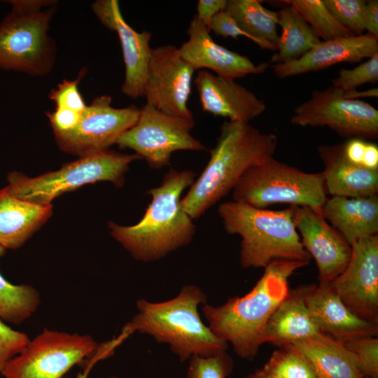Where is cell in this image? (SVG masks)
Masks as SVG:
<instances>
[{
    "label": "cell",
    "instance_id": "277c9868",
    "mask_svg": "<svg viewBox=\"0 0 378 378\" xmlns=\"http://www.w3.org/2000/svg\"><path fill=\"white\" fill-rule=\"evenodd\" d=\"M207 296L195 284L182 286L172 299L136 302V313L122 332L127 337L138 332L166 344L181 362L195 356L207 357L227 350L229 345L216 337L202 320L199 307Z\"/></svg>",
    "mask_w": 378,
    "mask_h": 378
},
{
    "label": "cell",
    "instance_id": "4fadbf2b",
    "mask_svg": "<svg viewBox=\"0 0 378 378\" xmlns=\"http://www.w3.org/2000/svg\"><path fill=\"white\" fill-rule=\"evenodd\" d=\"M195 70L171 45L151 48L144 97L164 113L193 118L188 102Z\"/></svg>",
    "mask_w": 378,
    "mask_h": 378
},
{
    "label": "cell",
    "instance_id": "d6986e66",
    "mask_svg": "<svg viewBox=\"0 0 378 378\" xmlns=\"http://www.w3.org/2000/svg\"><path fill=\"white\" fill-rule=\"evenodd\" d=\"M305 303L320 332L335 340L378 335V325L354 315L329 284L307 285Z\"/></svg>",
    "mask_w": 378,
    "mask_h": 378
},
{
    "label": "cell",
    "instance_id": "d6a6232c",
    "mask_svg": "<svg viewBox=\"0 0 378 378\" xmlns=\"http://www.w3.org/2000/svg\"><path fill=\"white\" fill-rule=\"evenodd\" d=\"M350 351L364 378H378V338L363 337L342 342Z\"/></svg>",
    "mask_w": 378,
    "mask_h": 378
},
{
    "label": "cell",
    "instance_id": "9c48e42d",
    "mask_svg": "<svg viewBox=\"0 0 378 378\" xmlns=\"http://www.w3.org/2000/svg\"><path fill=\"white\" fill-rule=\"evenodd\" d=\"M89 335L44 329L1 371L4 378H62L97 350Z\"/></svg>",
    "mask_w": 378,
    "mask_h": 378
},
{
    "label": "cell",
    "instance_id": "6da1fadb",
    "mask_svg": "<svg viewBox=\"0 0 378 378\" xmlns=\"http://www.w3.org/2000/svg\"><path fill=\"white\" fill-rule=\"evenodd\" d=\"M306 265L298 261L271 263L246 294L229 298L221 305H202L206 325L216 337L230 344L239 358L253 360L266 343L269 319L289 292L288 279Z\"/></svg>",
    "mask_w": 378,
    "mask_h": 378
},
{
    "label": "cell",
    "instance_id": "8d00e7d4",
    "mask_svg": "<svg viewBox=\"0 0 378 378\" xmlns=\"http://www.w3.org/2000/svg\"><path fill=\"white\" fill-rule=\"evenodd\" d=\"M29 341L26 333L13 330L0 318V372L13 358L25 348Z\"/></svg>",
    "mask_w": 378,
    "mask_h": 378
},
{
    "label": "cell",
    "instance_id": "7a4b0ae2",
    "mask_svg": "<svg viewBox=\"0 0 378 378\" xmlns=\"http://www.w3.org/2000/svg\"><path fill=\"white\" fill-rule=\"evenodd\" d=\"M192 170L171 168L161 184L146 191L151 201L141 219L130 226L108 222L111 236L135 260H160L188 245L195 234L192 219L181 205L183 190L195 181Z\"/></svg>",
    "mask_w": 378,
    "mask_h": 378
},
{
    "label": "cell",
    "instance_id": "ffe728a7",
    "mask_svg": "<svg viewBox=\"0 0 378 378\" xmlns=\"http://www.w3.org/2000/svg\"><path fill=\"white\" fill-rule=\"evenodd\" d=\"M378 54V38L368 34L321 41L300 58L272 65L275 76L286 78L318 71L341 62H360Z\"/></svg>",
    "mask_w": 378,
    "mask_h": 378
},
{
    "label": "cell",
    "instance_id": "836d02e7",
    "mask_svg": "<svg viewBox=\"0 0 378 378\" xmlns=\"http://www.w3.org/2000/svg\"><path fill=\"white\" fill-rule=\"evenodd\" d=\"M378 81V54L353 69H342L338 76L332 80V86L342 92L356 89L365 83Z\"/></svg>",
    "mask_w": 378,
    "mask_h": 378
},
{
    "label": "cell",
    "instance_id": "f35d334b",
    "mask_svg": "<svg viewBox=\"0 0 378 378\" xmlns=\"http://www.w3.org/2000/svg\"><path fill=\"white\" fill-rule=\"evenodd\" d=\"M81 114L59 107H55L53 111L46 113L54 133L66 132L72 130L78 122Z\"/></svg>",
    "mask_w": 378,
    "mask_h": 378
},
{
    "label": "cell",
    "instance_id": "60d3db41",
    "mask_svg": "<svg viewBox=\"0 0 378 378\" xmlns=\"http://www.w3.org/2000/svg\"><path fill=\"white\" fill-rule=\"evenodd\" d=\"M364 24L367 34L378 38V1H366Z\"/></svg>",
    "mask_w": 378,
    "mask_h": 378
},
{
    "label": "cell",
    "instance_id": "e575fe53",
    "mask_svg": "<svg viewBox=\"0 0 378 378\" xmlns=\"http://www.w3.org/2000/svg\"><path fill=\"white\" fill-rule=\"evenodd\" d=\"M82 69L76 79L64 80L49 93V99L55 102L56 107L72 110L82 113L87 105L78 90V83L85 74Z\"/></svg>",
    "mask_w": 378,
    "mask_h": 378
},
{
    "label": "cell",
    "instance_id": "d4e9b609",
    "mask_svg": "<svg viewBox=\"0 0 378 378\" xmlns=\"http://www.w3.org/2000/svg\"><path fill=\"white\" fill-rule=\"evenodd\" d=\"M52 214V204H32L15 197L6 187L0 189V245L5 248H18Z\"/></svg>",
    "mask_w": 378,
    "mask_h": 378
},
{
    "label": "cell",
    "instance_id": "d590c367",
    "mask_svg": "<svg viewBox=\"0 0 378 378\" xmlns=\"http://www.w3.org/2000/svg\"><path fill=\"white\" fill-rule=\"evenodd\" d=\"M344 157L350 162L368 169L378 170V146L363 139H350L343 144Z\"/></svg>",
    "mask_w": 378,
    "mask_h": 378
},
{
    "label": "cell",
    "instance_id": "30bf717a",
    "mask_svg": "<svg viewBox=\"0 0 378 378\" xmlns=\"http://www.w3.org/2000/svg\"><path fill=\"white\" fill-rule=\"evenodd\" d=\"M195 125L194 118L168 115L146 104L136 122L115 144L133 150L150 168L159 169L169 164L176 150H206L190 133Z\"/></svg>",
    "mask_w": 378,
    "mask_h": 378
},
{
    "label": "cell",
    "instance_id": "7bdbcfd3",
    "mask_svg": "<svg viewBox=\"0 0 378 378\" xmlns=\"http://www.w3.org/2000/svg\"><path fill=\"white\" fill-rule=\"evenodd\" d=\"M343 92L345 97L354 100H360V99L366 97H378L377 88H373L365 90H357L356 89H354Z\"/></svg>",
    "mask_w": 378,
    "mask_h": 378
},
{
    "label": "cell",
    "instance_id": "ac0fdd59",
    "mask_svg": "<svg viewBox=\"0 0 378 378\" xmlns=\"http://www.w3.org/2000/svg\"><path fill=\"white\" fill-rule=\"evenodd\" d=\"M195 83L202 111L215 116L249 123L266 109L262 100L234 80L200 70Z\"/></svg>",
    "mask_w": 378,
    "mask_h": 378
},
{
    "label": "cell",
    "instance_id": "603a6c76",
    "mask_svg": "<svg viewBox=\"0 0 378 378\" xmlns=\"http://www.w3.org/2000/svg\"><path fill=\"white\" fill-rule=\"evenodd\" d=\"M284 346L300 354L312 367L316 378H364L353 354L344 344L321 332Z\"/></svg>",
    "mask_w": 378,
    "mask_h": 378
},
{
    "label": "cell",
    "instance_id": "44dd1931",
    "mask_svg": "<svg viewBox=\"0 0 378 378\" xmlns=\"http://www.w3.org/2000/svg\"><path fill=\"white\" fill-rule=\"evenodd\" d=\"M317 150L324 167L321 173L327 194L344 197L378 195V170L361 167L347 160L343 144L321 145Z\"/></svg>",
    "mask_w": 378,
    "mask_h": 378
},
{
    "label": "cell",
    "instance_id": "cb8c5ba5",
    "mask_svg": "<svg viewBox=\"0 0 378 378\" xmlns=\"http://www.w3.org/2000/svg\"><path fill=\"white\" fill-rule=\"evenodd\" d=\"M306 289L304 285L289 290L269 319L266 343L282 347L320 332L305 303Z\"/></svg>",
    "mask_w": 378,
    "mask_h": 378
},
{
    "label": "cell",
    "instance_id": "f6af8a7d",
    "mask_svg": "<svg viewBox=\"0 0 378 378\" xmlns=\"http://www.w3.org/2000/svg\"><path fill=\"white\" fill-rule=\"evenodd\" d=\"M88 374V373L85 372H79L75 378H87ZM108 378H118V377L113 376Z\"/></svg>",
    "mask_w": 378,
    "mask_h": 378
},
{
    "label": "cell",
    "instance_id": "5b68a950",
    "mask_svg": "<svg viewBox=\"0 0 378 378\" xmlns=\"http://www.w3.org/2000/svg\"><path fill=\"white\" fill-rule=\"evenodd\" d=\"M218 214L225 231L241 237L239 263L243 268H265L276 261L309 265L290 206L282 210L258 209L230 201L221 203Z\"/></svg>",
    "mask_w": 378,
    "mask_h": 378
},
{
    "label": "cell",
    "instance_id": "f1b7e54d",
    "mask_svg": "<svg viewBox=\"0 0 378 378\" xmlns=\"http://www.w3.org/2000/svg\"><path fill=\"white\" fill-rule=\"evenodd\" d=\"M293 6L323 41L354 36L333 17L323 0L284 1Z\"/></svg>",
    "mask_w": 378,
    "mask_h": 378
},
{
    "label": "cell",
    "instance_id": "ba28073f",
    "mask_svg": "<svg viewBox=\"0 0 378 378\" xmlns=\"http://www.w3.org/2000/svg\"><path fill=\"white\" fill-rule=\"evenodd\" d=\"M55 7L12 10L0 23V69L43 76L53 69L56 46L48 31Z\"/></svg>",
    "mask_w": 378,
    "mask_h": 378
},
{
    "label": "cell",
    "instance_id": "9a60e30c",
    "mask_svg": "<svg viewBox=\"0 0 378 378\" xmlns=\"http://www.w3.org/2000/svg\"><path fill=\"white\" fill-rule=\"evenodd\" d=\"M290 206L303 247L317 265L318 283L328 284L347 266L351 246L321 214L307 206Z\"/></svg>",
    "mask_w": 378,
    "mask_h": 378
},
{
    "label": "cell",
    "instance_id": "3957f363",
    "mask_svg": "<svg viewBox=\"0 0 378 378\" xmlns=\"http://www.w3.org/2000/svg\"><path fill=\"white\" fill-rule=\"evenodd\" d=\"M276 145L274 134L249 123L224 121L207 164L181 200L182 209L192 220L200 217L232 190L248 169L272 158Z\"/></svg>",
    "mask_w": 378,
    "mask_h": 378
},
{
    "label": "cell",
    "instance_id": "4316f807",
    "mask_svg": "<svg viewBox=\"0 0 378 378\" xmlns=\"http://www.w3.org/2000/svg\"><path fill=\"white\" fill-rule=\"evenodd\" d=\"M225 10L246 33L276 48L279 36L276 12L266 8L258 0H227Z\"/></svg>",
    "mask_w": 378,
    "mask_h": 378
},
{
    "label": "cell",
    "instance_id": "1f68e13d",
    "mask_svg": "<svg viewBox=\"0 0 378 378\" xmlns=\"http://www.w3.org/2000/svg\"><path fill=\"white\" fill-rule=\"evenodd\" d=\"M329 11L336 20L354 36L364 34V10L366 1L363 0H323Z\"/></svg>",
    "mask_w": 378,
    "mask_h": 378
},
{
    "label": "cell",
    "instance_id": "83f0119b",
    "mask_svg": "<svg viewBox=\"0 0 378 378\" xmlns=\"http://www.w3.org/2000/svg\"><path fill=\"white\" fill-rule=\"evenodd\" d=\"M6 248L0 245V258ZM41 303L38 292L31 285H15L0 273V318L19 325L29 318Z\"/></svg>",
    "mask_w": 378,
    "mask_h": 378
},
{
    "label": "cell",
    "instance_id": "5bb4252c",
    "mask_svg": "<svg viewBox=\"0 0 378 378\" xmlns=\"http://www.w3.org/2000/svg\"><path fill=\"white\" fill-rule=\"evenodd\" d=\"M351 246L347 266L329 285L354 315L378 325V235Z\"/></svg>",
    "mask_w": 378,
    "mask_h": 378
},
{
    "label": "cell",
    "instance_id": "8fae6325",
    "mask_svg": "<svg viewBox=\"0 0 378 378\" xmlns=\"http://www.w3.org/2000/svg\"><path fill=\"white\" fill-rule=\"evenodd\" d=\"M290 122L301 127H327L349 139L378 137V110L363 100L347 99L330 86L316 90L293 110Z\"/></svg>",
    "mask_w": 378,
    "mask_h": 378
},
{
    "label": "cell",
    "instance_id": "b9f144b4",
    "mask_svg": "<svg viewBox=\"0 0 378 378\" xmlns=\"http://www.w3.org/2000/svg\"><path fill=\"white\" fill-rule=\"evenodd\" d=\"M12 6V10L21 11H36L41 10L42 7L52 6L55 5L54 1H24L12 0L7 1Z\"/></svg>",
    "mask_w": 378,
    "mask_h": 378
},
{
    "label": "cell",
    "instance_id": "e0dca14e",
    "mask_svg": "<svg viewBox=\"0 0 378 378\" xmlns=\"http://www.w3.org/2000/svg\"><path fill=\"white\" fill-rule=\"evenodd\" d=\"M188 40L178 50L182 58L195 71H213L216 75L235 80L249 74H260L269 67V63H253L248 57L218 44L210 31L194 15L186 31Z\"/></svg>",
    "mask_w": 378,
    "mask_h": 378
},
{
    "label": "cell",
    "instance_id": "2e32d148",
    "mask_svg": "<svg viewBox=\"0 0 378 378\" xmlns=\"http://www.w3.org/2000/svg\"><path fill=\"white\" fill-rule=\"evenodd\" d=\"M91 7L101 23L118 36L125 66L122 92L132 99L144 97L151 33L132 28L124 20L117 0H98Z\"/></svg>",
    "mask_w": 378,
    "mask_h": 378
},
{
    "label": "cell",
    "instance_id": "8992f818",
    "mask_svg": "<svg viewBox=\"0 0 378 378\" xmlns=\"http://www.w3.org/2000/svg\"><path fill=\"white\" fill-rule=\"evenodd\" d=\"M141 159L136 154H123L106 150L80 157L64 164L57 171L36 177H29L21 172L8 174L6 188L15 197L41 206L63 193L98 181H110L120 187L131 162Z\"/></svg>",
    "mask_w": 378,
    "mask_h": 378
},
{
    "label": "cell",
    "instance_id": "ee69618b",
    "mask_svg": "<svg viewBox=\"0 0 378 378\" xmlns=\"http://www.w3.org/2000/svg\"><path fill=\"white\" fill-rule=\"evenodd\" d=\"M244 378H278V377H274L272 375H270L265 372L260 368V369L256 370L254 372L245 376Z\"/></svg>",
    "mask_w": 378,
    "mask_h": 378
},
{
    "label": "cell",
    "instance_id": "ab89813d",
    "mask_svg": "<svg viewBox=\"0 0 378 378\" xmlns=\"http://www.w3.org/2000/svg\"><path fill=\"white\" fill-rule=\"evenodd\" d=\"M226 4L227 0H199L196 15L210 31L212 18L225 10Z\"/></svg>",
    "mask_w": 378,
    "mask_h": 378
},
{
    "label": "cell",
    "instance_id": "4dcf8cb0",
    "mask_svg": "<svg viewBox=\"0 0 378 378\" xmlns=\"http://www.w3.org/2000/svg\"><path fill=\"white\" fill-rule=\"evenodd\" d=\"M233 369L234 360L227 351L207 357L195 356L188 360L185 378H227Z\"/></svg>",
    "mask_w": 378,
    "mask_h": 378
},
{
    "label": "cell",
    "instance_id": "f546056e",
    "mask_svg": "<svg viewBox=\"0 0 378 378\" xmlns=\"http://www.w3.org/2000/svg\"><path fill=\"white\" fill-rule=\"evenodd\" d=\"M261 369L278 378H316L309 364L287 346L274 351Z\"/></svg>",
    "mask_w": 378,
    "mask_h": 378
},
{
    "label": "cell",
    "instance_id": "74e56055",
    "mask_svg": "<svg viewBox=\"0 0 378 378\" xmlns=\"http://www.w3.org/2000/svg\"><path fill=\"white\" fill-rule=\"evenodd\" d=\"M211 31L215 34L225 38H237L242 36L254 42L262 49L276 50V48L272 43L255 38L244 31L225 10L212 18L210 24V31Z\"/></svg>",
    "mask_w": 378,
    "mask_h": 378
},
{
    "label": "cell",
    "instance_id": "52a82bcc",
    "mask_svg": "<svg viewBox=\"0 0 378 378\" xmlns=\"http://www.w3.org/2000/svg\"><path fill=\"white\" fill-rule=\"evenodd\" d=\"M327 195L321 172H304L274 157L248 169L232 189L233 201L255 208L286 203L321 214Z\"/></svg>",
    "mask_w": 378,
    "mask_h": 378
},
{
    "label": "cell",
    "instance_id": "7c38bea8",
    "mask_svg": "<svg viewBox=\"0 0 378 378\" xmlns=\"http://www.w3.org/2000/svg\"><path fill=\"white\" fill-rule=\"evenodd\" d=\"M141 108H118L111 97H97L87 105L77 125L71 130L54 133L61 150L80 157L97 153L116 144L118 138L137 121Z\"/></svg>",
    "mask_w": 378,
    "mask_h": 378
},
{
    "label": "cell",
    "instance_id": "484cf974",
    "mask_svg": "<svg viewBox=\"0 0 378 378\" xmlns=\"http://www.w3.org/2000/svg\"><path fill=\"white\" fill-rule=\"evenodd\" d=\"M277 13L281 29L274 53L269 63H286L297 59L318 44L321 40L300 13L287 4Z\"/></svg>",
    "mask_w": 378,
    "mask_h": 378
},
{
    "label": "cell",
    "instance_id": "7402d4cb",
    "mask_svg": "<svg viewBox=\"0 0 378 378\" xmlns=\"http://www.w3.org/2000/svg\"><path fill=\"white\" fill-rule=\"evenodd\" d=\"M321 215L351 245L378 235V195L369 197L328 198Z\"/></svg>",
    "mask_w": 378,
    "mask_h": 378
}]
</instances>
